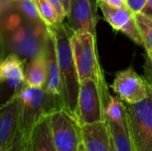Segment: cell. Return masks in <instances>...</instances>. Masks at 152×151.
I'll return each instance as SVG.
<instances>
[{"instance_id": "6da1fadb", "label": "cell", "mask_w": 152, "mask_h": 151, "mask_svg": "<svg viewBox=\"0 0 152 151\" xmlns=\"http://www.w3.org/2000/svg\"><path fill=\"white\" fill-rule=\"evenodd\" d=\"M46 27L51 32L55 44L61 87L60 97L62 108L76 117L80 81L70 42L73 32L64 22Z\"/></svg>"}, {"instance_id": "7a4b0ae2", "label": "cell", "mask_w": 152, "mask_h": 151, "mask_svg": "<svg viewBox=\"0 0 152 151\" xmlns=\"http://www.w3.org/2000/svg\"><path fill=\"white\" fill-rule=\"evenodd\" d=\"M59 109H63L60 96L44 88L25 87L20 93L18 132L13 151H21L27 147L32 130L41 117Z\"/></svg>"}, {"instance_id": "3957f363", "label": "cell", "mask_w": 152, "mask_h": 151, "mask_svg": "<svg viewBox=\"0 0 152 151\" xmlns=\"http://www.w3.org/2000/svg\"><path fill=\"white\" fill-rule=\"evenodd\" d=\"M110 93L106 80L93 78L80 82L76 118L80 125L105 121L104 109Z\"/></svg>"}, {"instance_id": "277c9868", "label": "cell", "mask_w": 152, "mask_h": 151, "mask_svg": "<svg viewBox=\"0 0 152 151\" xmlns=\"http://www.w3.org/2000/svg\"><path fill=\"white\" fill-rule=\"evenodd\" d=\"M70 42L79 81L89 78L105 80L99 61L96 36L89 32L73 33Z\"/></svg>"}, {"instance_id": "5b68a950", "label": "cell", "mask_w": 152, "mask_h": 151, "mask_svg": "<svg viewBox=\"0 0 152 151\" xmlns=\"http://www.w3.org/2000/svg\"><path fill=\"white\" fill-rule=\"evenodd\" d=\"M148 84V83H147ZM130 135L135 151H152V87L148 96L135 104H126Z\"/></svg>"}, {"instance_id": "8992f818", "label": "cell", "mask_w": 152, "mask_h": 151, "mask_svg": "<svg viewBox=\"0 0 152 151\" xmlns=\"http://www.w3.org/2000/svg\"><path fill=\"white\" fill-rule=\"evenodd\" d=\"M49 122L57 151H78L82 143L81 125L74 116L59 109L49 114Z\"/></svg>"}, {"instance_id": "52a82bcc", "label": "cell", "mask_w": 152, "mask_h": 151, "mask_svg": "<svg viewBox=\"0 0 152 151\" xmlns=\"http://www.w3.org/2000/svg\"><path fill=\"white\" fill-rule=\"evenodd\" d=\"M27 61L16 53H9L0 60V105L4 104L25 87Z\"/></svg>"}, {"instance_id": "ba28073f", "label": "cell", "mask_w": 152, "mask_h": 151, "mask_svg": "<svg viewBox=\"0 0 152 151\" xmlns=\"http://www.w3.org/2000/svg\"><path fill=\"white\" fill-rule=\"evenodd\" d=\"M113 92L126 104H135L148 96V84L133 67L116 74L110 85Z\"/></svg>"}, {"instance_id": "9c48e42d", "label": "cell", "mask_w": 152, "mask_h": 151, "mask_svg": "<svg viewBox=\"0 0 152 151\" xmlns=\"http://www.w3.org/2000/svg\"><path fill=\"white\" fill-rule=\"evenodd\" d=\"M98 0H70L66 18L67 25L73 33L89 32L96 36Z\"/></svg>"}, {"instance_id": "30bf717a", "label": "cell", "mask_w": 152, "mask_h": 151, "mask_svg": "<svg viewBox=\"0 0 152 151\" xmlns=\"http://www.w3.org/2000/svg\"><path fill=\"white\" fill-rule=\"evenodd\" d=\"M98 7L102 10L104 19L115 30L124 33L135 44L143 46L134 14L129 9L113 7L100 0H98Z\"/></svg>"}, {"instance_id": "8fae6325", "label": "cell", "mask_w": 152, "mask_h": 151, "mask_svg": "<svg viewBox=\"0 0 152 151\" xmlns=\"http://www.w3.org/2000/svg\"><path fill=\"white\" fill-rule=\"evenodd\" d=\"M20 93L4 104L0 105V149L3 151H13L15 146L18 132Z\"/></svg>"}, {"instance_id": "7c38bea8", "label": "cell", "mask_w": 152, "mask_h": 151, "mask_svg": "<svg viewBox=\"0 0 152 151\" xmlns=\"http://www.w3.org/2000/svg\"><path fill=\"white\" fill-rule=\"evenodd\" d=\"M81 140L86 151H110L111 139L105 121L81 125Z\"/></svg>"}, {"instance_id": "4fadbf2b", "label": "cell", "mask_w": 152, "mask_h": 151, "mask_svg": "<svg viewBox=\"0 0 152 151\" xmlns=\"http://www.w3.org/2000/svg\"><path fill=\"white\" fill-rule=\"evenodd\" d=\"M47 31L48 32H47L45 46V55L46 66H47V79L43 88L46 92L52 94L60 96L61 87L59 68L57 63L55 44H54L53 37L51 32L48 30V28Z\"/></svg>"}, {"instance_id": "5bb4252c", "label": "cell", "mask_w": 152, "mask_h": 151, "mask_svg": "<svg viewBox=\"0 0 152 151\" xmlns=\"http://www.w3.org/2000/svg\"><path fill=\"white\" fill-rule=\"evenodd\" d=\"M29 151H57L53 141L49 114H45L35 125L29 141Z\"/></svg>"}, {"instance_id": "9a60e30c", "label": "cell", "mask_w": 152, "mask_h": 151, "mask_svg": "<svg viewBox=\"0 0 152 151\" xmlns=\"http://www.w3.org/2000/svg\"><path fill=\"white\" fill-rule=\"evenodd\" d=\"M47 79L45 50L29 60L25 66V82L28 87L43 88Z\"/></svg>"}, {"instance_id": "2e32d148", "label": "cell", "mask_w": 152, "mask_h": 151, "mask_svg": "<svg viewBox=\"0 0 152 151\" xmlns=\"http://www.w3.org/2000/svg\"><path fill=\"white\" fill-rule=\"evenodd\" d=\"M104 117L105 121L112 122L124 128L129 129L126 103L118 96L110 95L104 109Z\"/></svg>"}, {"instance_id": "e0dca14e", "label": "cell", "mask_w": 152, "mask_h": 151, "mask_svg": "<svg viewBox=\"0 0 152 151\" xmlns=\"http://www.w3.org/2000/svg\"><path fill=\"white\" fill-rule=\"evenodd\" d=\"M107 123L112 145L116 151H134V147L130 135L129 129L124 128L112 122Z\"/></svg>"}, {"instance_id": "ac0fdd59", "label": "cell", "mask_w": 152, "mask_h": 151, "mask_svg": "<svg viewBox=\"0 0 152 151\" xmlns=\"http://www.w3.org/2000/svg\"><path fill=\"white\" fill-rule=\"evenodd\" d=\"M134 19L146 53H152V20L141 12L135 13Z\"/></svg>"}, {"instance_id": "d6986e66", "label": "cell", "mask_w": 152, "mask_h": 151, "mask_svg": "<svg viewBox=\"0 0 152 151\" xmlns=\"http://www.w3.org/2000/svg\"><path fill=\"white\" fill-rule=\"evenodd\" d=\"M33 1L37 8L41 20L46 26H52L57 23H61L56 11L46 0H33Z\"/></svg>"}, {"instance_id": "ffe728a7", "label": "cell", "mask_w": 152, "mask_h": 151, "mask_svg": "<svg viewBox=\"0 0 152 151\" xmlns=\"http://www.w3.org/2000/svg\"><path fill=\"white\" fill-rule=\"evenodd\" d=\"M21 14L35 23H44L40 18L37 8L33 0H13Z\"/></svg>"}, {"instance_id": "44dd1931", "label": "cell", "mask_w": 152, "mask_h": 151, "mask_svg": "<svg viewBox=\"0 0 152 151\" xmlns=\"http://www.w3.org/2000/svg\"><path fill=\"white\" fill-rule=\"evenodd\" d=\"M144 63V79L152 87V53H146Z\"/></svg>"}, {"instance_id": "7402d4cb", "label": "cell", "mask_w": 152, "mask_h": 151, "mask_svg": "<svg viewBox=\"0 0 152 151\" xmlns=\"http://www.w3.org/2000/svg\"><path fill=\"white\" fill-rule=\"evenodd\" d=\"M147 0H126L127 8L134 13H138L141 12Z\"/></svg>"}, {"instance_id": "603a6c76", "label": "cell", "mask_w": 152, "mask_h": 151, "mask_svg": "<svg viewBox=\"0 0 152 151\" xmlns=\"http://www.w3.org/2000/svg\"><path fill=\"white\" fill-rule=\"evenodd\" d=\"M56 11L58 17H59V20L60 22H63L64 19L66 18V12L64 11V8L62 6L61 1V0H46Z\"/></svg>"}, {"instance_id": "cb8c5ba5", "label": "cell", "mask_w": 152, "mask_h": 151, "mask_svg": "<svg viewBox=\"0 0 152 151\" xmlns=\"http://www.w3.org/2000/svg\"><path fill=\"white\" fill-rule=\"evenodd\" d=\"M140 12L147 18L152 20V0H147L146 4H144Z\"/></svg>"}, {"instance_id": "d4e9b609", "label": "cell", "mask_w": 152, "mask_h": 151, "mask_svg": "<svg viewBox=\"0 0 152 151\" xmlns=\"http://www.w3.org/2000/svg\"><path fill=\"white\" fill-rule=\"evenodd\" d=\"M108 4L110 6L117 7V8H127L126 0H100ZM128 9V8H127Z\"/></svg>"}, {"instance_id": "484cf974", "label": "cell", "mask_w": 152, "mask_h": 151, "mask_svg": "<svg viewBox=\"0 0 152 151\" xmlns=\"http://www.w3.org/2000/svg\"><path fill=\"white\" fill-rule=\"evenodd\" d=\"M61 1L62 6L64 8V11L66 12V16H67V13H68L69 8V2H70V0H61Z\"/></svg>"}, {"instance_id": "4316f807", "label": "cell", "mask_w": 152, "mask_h": 151, "mask_svg": "<svg viewBox=\"0 0 152 151\" xmlns=\"http://www.w3.org/2000/svg\"><path fill=\"white\" fill-rule=\"evenodd\" d=\"M12 1L13 0H0V7L1 8H4L5 6H7L10 4H12Z\"/></svg>"}, {"instance_id": "83f0119b", "label": "cell", "mask_w": 152, "mask_h": 151, "mask_svg": "<svg viewBox=\"0 0 152 151\" xmlns=\"http://www.w3.org/2000/svg\"><path fill=\"white\" fill-rule=\"evenodd\" d=\"M78 151H86V150L85 149V147H84V145L82 143H81V145H80V147L78 149Z\"/></svg>"}, {"instance_id": "f1b7e54d", "label": "cell", "mask_w": 152, "mask_h": 151, "mask_svg": "<svg viewBox=\"0 0 152 151\" xmlns=\"http://www.w3.org/2000/svg\"><path fill=\"white\" fill-rule=\"evenodd\" d=\"M21 151H29V148H28V144L27 145V147L23 150H21Z\"/></svg>"}, {"instance_id": "f546056e", "label": "cell", "mask_w": 152, "mask_h": 151, "mask_svg": "<svg viewBox=\"0 0 152 151\" xmlns=\"http://www.w3.org/2000/svg\"><path fill=\"white\" fill-rule=\"evenodd\" d=\"M110 151H116V150L114 149L113 145H112V142H111V147H110Z\"/></svg>"}, {"instance_id": "4dcf8cb0", "label": "cell", "mask_w": 152, "mask_h": 151, "mask_svg": "<svg viewBox=\"0 0 152 151\" xmlns=\"http://www.w3.org/2000/svg\"><path fill=\"white\" fill-rule=\"evenodd\" d=\"M0 151H3V150H1V149H0Z\"/></svg>"}, {"instance_id": "1f68e13d", "label": "cell", "mask_w": 152, "mask_h": 151, "mask_svg": "<svg viewBox=\"0 0 152 151\" xmlns=\"http://www.w3.org/2000/svg\"><path fill=\"white\" fill-rule=\"evenodd\" d=\"M0 11H1V7H0Z\"/></svg>"}, {"instance_id": "d6a6232c", "label": "cell", "mask_w": 152, "mask_h": 151, "mask_svg": "<svg viewBox=\"0 0 152 151\" xmlns=\"http://www.w3.org/2000/svg\"><path fill=\"white\" fill-rule=\"evenodd\" d=\"M134 151H135V150H134Z\"/></svg>"}]
</instances>
